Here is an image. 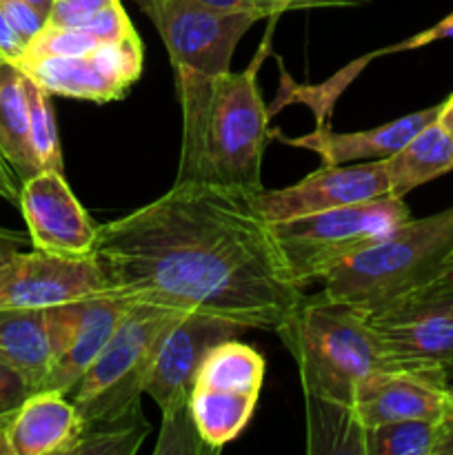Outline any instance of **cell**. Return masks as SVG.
<instances>
[{"label": "cell", "mask_w": 453, "mask_h": 455, "mask_svg": "<svg viewBox=\"0 0 453 455\" xmlns=\"http://www.w3.org/2000/svg\"><path fill=\"white\" fill-rule=\"evenodd\" d=\"M386 194V163L364 160L360 164H322L318 172L309 173L296 185L251 194V203L269 222H282L345 204L364 203Z\"/></svg>", "instance_id": "cell-12"}, {"label": "cell", "mask_w": 453, "mask_h": 455, "mask_svg": "<svg viewBox=\"0 0 453 455\" xmlns=\"http://www.w3.org/2000/svg\"><path fill=\"white\" fill-rule=\"evenodd\" d=\"M25 49L27 43L22 40V36L13 29L12 20H9L3 4H0V56H3V60L18 62L22 58V53H25Z\"/></svg>", "instance_id": "cell-31"}, {"label": "cell", "mask_w": 453, "mask_h": 455, "mask_svg": "<svg viewBox=\"0 0 453 455\" xmlns=\"http://www.w3.org/2000/svg\"><path fill=\"white\" fill-rule=\"evenodd\" d=\"M0 60H3V56H0Z\"/></svg>", "instance_id": "cell-42"}, {"label": "cell", "mask_w": 453, "mask_h": 455, "mask_svg": "<svg viewBox=\"0 0 453 455\" xmlns=\"http://www.w3.org/2000/svg\"><path fill=\"white\" fill-rule=\"evenodd\" d=\"M83 420L69 395L34 391L9 422L13 455H74Z\"/></svg>", "instance_id": "cell-16"}, {"label": "cell", "mask_w": 453, "mask_h": 455, "mask_svg": "<svg viewBox=\"0 0 453 455\" xmlns=\"http://www.w3.org/2000/svg\"><path fill=\"white\" fill-rule=\"evenodd\" d=\"M180 315L182 311L167 307L129 302L114 336L67 394L83 427L140 416L147 373L164 333Z\"/></svg>", "instance_id": "cell-5"}, {"label": "cell", "mask_w": 453, "mask_h": 455, "mask_svg": "<svg viewBox=\"0 0 453 455\" xmlns=\"http://www.w3.org/2000/svg\"><path fill=\"white\" fill-rule=\"evenodd\" d=\"M111 293L96 258L18 251L0 269V309H49Z\"/></svg>", "instance_id": "cell-11"}, {"label": "cell", "mask_w": 453, "mask_h": 455, "mask_svg": "<svg viewBox=\"0 0 453 455\" xmlns=\"http://www.w3.org/2000/svg\"><path fill=\"white\" fill-rule=\"evenodd\" d=\"M120 0H53L47 13V25L52 27H83L102 9Z\"/></svg>", "instance_id": "cell-28"}, {"label": "cell", "mask_w": 453, "mask_h": 455, "mask_svg": "<svg viewBox=\"0 0 453 455\" xmlns=\"http://www.w3.org/2000/svg\"><path fill=\"white\" fill-rule=\"evenodd\" d=\"M438 120H440V124H442V127L453 136V93L447 98V100H444L442 114H440Z\"/></svg>", "instance_id": "cell-38"}, {"label": "cell", "mask_w": 453, "mask_h": 455, "mask_svg": "<svg viewBox=\"0 0 453 455\" xmlns=\"http://www.w3.org/2000/svg\"><path fill=\"white\" fill-rule=\"evenodd\" d=\"M25 93H27V109H29V136L31 147H34L36 160L40 169H56L65 172L62 163L60 138H58L56 116L49 96L52 93L36 83L34 78L25 74Z\"/></svg>", "instance_id": "cell-24"}, {"label": "cell", "mask_w": 453, "mask_h": 455, "mask_svg": "<svg viewBox=\"0 0 453 455\" xmlns=\"http://www.w3.org/2000/svg\"><path fill=\"white\" fill-rule=\"evenodd\" d=\"M389 173V194L404 198L417 187L453 172V136L433 120L420 133L385 158Z\"/></svg>", "instance_id": "cell-19"}, {"label": "cell", "mask_w": 453, "mask_h": 455, "mask_svg": "<svg viewBox=\"0 0 453 455\" xmlns=\"http://www.w3.org/2000/svg\"><path fill=\"white\" fill-rule=\"evenodd\" d=\"M18 194H20V180L9 169V164L0 158V196L7 200H18Z\"/></svg>", "instance_id": "cell-36"}, {"label": "cell", "mask_w": 453, "mask_h": 455, "mask_svg": "<svg viewBox=\"0 0 453 455\" xmlns=\"http://www.w3.org/2000/svg\"><path fill=\"white\" fill-rule=\"evenodd\" d=\"M16 65L49 93L105 105L123 98L142 76V43L136 31L83 56H47Z\"/></svg>", "instance_id": "cell-10"}, {"label": "cell", "mask_w": 453, "mask_h": 455, "mask_svg": "<svg viewBox=\"0 0 453 455\" xmlns=\"http://www.w3.org/2000/svg\"><path fill=\"white\" fill-rule=\"evenodd\" d=\"M438 420H398L369 427L362 455H433Z\"/></svg>", "instance_id": "cell-23"}, {"label": "cell", "mask_w": 453, "mask_h": 455, "mask_svg": "<svg viewBox=\"0 0 453 455\" xmlns=\"http://www.w3.org/2000/svg\"><path fill=\"white\" fill-rule=\"evenodd\" d=\"M100 40L89 34L83 27H52L44 25L40 34L27 43L25 53L20 60H36L47 56H83V53L98 49ZM18 60V62H20Z\"/></svg>", "instance_id": "cell-26"}, {"label": "cell", "mask_w": 453, "mask_h": 455, "mask_svg": "<svg viewBox=\"0 0 453 455\" xmlns=\"http://www.w3.org/2000/svg\"><path fill=\"white\" fill-rule=\"evenodd\" d=\"M447 394H449V400L453 403V371L449 373V380H447Z\"/></svg>", "instance_id": "cell-40"}, {"label": "cell", "mask_w": 453, "mask_h": 455, "mask_svg": "<svg viewBox=\"0 0 453 455\" xmlns=\"http://www.w3.org/2000/svg\"><path fill=\"white\" fill-rule=\"evenodd\" d=\"M127 309L129 300L114 296V293H102V296H93L80 302L78 327L71 338V345L52 364L40 391L49 389L69 394L76 382L84 376V371L98 358L102 347L114 336L115 327L127 314Z\"/></svg>", "instance_id": "cell-17"}, {"label": "cell", "mask_w": 453, "mask_h": 455, "mask_svg": "<svg viewBox=\"0 0 453 455\" xmlns=\"http://www.w3.org/2000/svg\"><path fill=\"white\" fill-rule=\"evenodd\" d=\"M164 40L173 71L226 74L242 36L262 20L256 13L225 12L203 0H133Z\"/></svg>", "instance_id": "cell-9"}, {"label": "cell", "mask_w": 453, "mask_h": 455, "mask_svg": "<svg viewBox=\"0 0 453 455\" xmlns=\"http://www.w3.org/2000/svg\"><path fill=\"white\" fill-rule=\"evenodd\" d=\"M31 247L40 251L89 256L98 227L71 191L65 173L40 169L20 185L18 194Z\"/></svg>", "instance_id": "cell-13"}, {"label": "cell", "mask_w": 453, "mask_h": 455, "mask_svg": "<svg viewBox=\"0 0 453 455\" xmlns=\"http://www.w3.org/2000/svg\"><path fill=\"white\" fill-rule=\"evenodd\" d=\"M0 158L20 185L40 172L29 136L25 71L9 60H0Z\"/></svg>", "instance_id": "cell-20"}, {"label": "cell", "mask_w": 453, "mask_h": 455, "mask_svg": "<svg viewBox=\"0 0 453 455\" xmlns=\"http://www.w3.org/2000/svg\"><path fill=\"white\" fill-rule=\"evenodd\" d=\"M27 3H31V4H34V7H38L43 13H49V9H52L53 0H27Z\"/></svg>", "instance_id": "cell-39"}, {"label": "cell", "mask_w": 453, "mask_h": 455, "mask_svg": "<svg viewBox=\"0 0 453 455\" xmlns=\"http://www.w3.org/2000/svg\"><path fill=\"white\" fill-rule=\"evenodd\" d=\"M453 411L447 387L411 371L378 369L358 387L354 422L360 431L398 420H440Z\"/></svg>", "instance_id": "cell-14"}, {"label": "cell", "mask_w": 453, "mask_h": 455, "mask_svg": "<svg viewBox=\"0 0 453 455\" xmlns=\"http://www.w3.org/2000/svg\"><path fill=\"white\" fill-rule=\"evenodd\" d=\"M240 331L244 329L216 315L182 314L164 333L145 380V394L163 411L155 455H213L191 418V394L204 354Z\"/></svg>", "instance_id": "cell-7"}, {"label": "cell", "mask_w": 453, "mask_h": 455, "mask_svg": "<svg viewBox=\"0 0 453 455\" xmlns=\"http://www.w3.org/2000/svg\"><path fill=\"white\" fill-rule=\"evenodd\" d=\"M31 244L29 234H20V231H12V229H3L0 227V269L4 265L13 260L18 251H22V247Z\"/></svg>", "instance_id": "cell-34"}, {"label": "cell", "mask_w": 453, "mask_h": 455, "mask_svg": "<svg viewBox=\"0 0 453 455\" xmlns=\"http://www.w3.org/2000/svg\"><path fill=\"white\" fill-rule=\"evenodd\" d=\"M453 256V207L409 220L386 238L354 253L324 275V298L364 314L447 274Z\"/></svg>", "instance_id": "cell-4"}, {"label": "cell", "mask_w": 453, "mask_h": 455, "mask_svg": "<svg viewBox=\"0 0 453 455\" xmlns=\"http://www.w3.org/2000/svg\"><path fill=\"white\" fill-rule=\"evenodd\" d=\"M260 395L240 394V391L211 389V387L194 385L191 394V418L203 443L213 455L234 443L251 420Z\"/></svg>", "instance_id": "cell-21"}, {"label": "cell", "mask_w": 453, "mask_h": 455, "mask_svg": "<svg viewBox=\"0 0 453 455\" xmlns=\"http://www.w3.org/2000/svg\"><path fill=\"white\" fill-rule=\"evenodd\" d=\"M0 4H3L4 13L12 20L13 29L22 36L25 43H29L47 25V13H43L27 0H0Z\"/></svg>", "instance_id": "cell-29"}, {"label": "cell", "mask_w": 453, "mask_h": 455, "mask_svg": "<svg viewBox=\"0 0 453 455\" xmlns=\"http://www.w3.org/2000/svg\"><path fill=\"white\" fill-rule=\"evenodd\" d=\"M447 38H453V12L449 13V16H444L440 22H435L433 27H429V29L420 31V34L413 36V38L404 40V43H398V44H393V47H385V49H378V52L367 53V56H362V58H360V60H355L354 65L346 67L345 71H340V74H338V76H333L331 84L342 92V89H345L346 84L351 83V78H354V76L358 74L360 69H362L364 62L373 60V58H378V56H386V53L411 52V49L426 47V44L438 43V40H447Z\"/></svg>", "instance_id": "cell-27"}, {"label": "cell", "mask_w": 453, "mask_h": 455, "mask_svg": "<svg viewBox=\"0 0 453 455\" xmlns=\"http://www.w3.org/2000/svg\"><path fill=\"white\" fill-rule=\"evenodd\" d=\"M369 0H275V16L287 12H309V9L324 7H358Z\"/></svg>", "instance_id": "cell-33"}, {"label": "cell", "mask_w": 453, "mask_h": 455, "mask_svg": "<svg viewBox=\"0 0 453 455\" xmlns=\"http://www.w3.org/2000/svg\"><path fill=\"white\" fill-rule=\"evenodd\" d=\"M449 271H453V256H451V260H449V265H447V274Z\"/></svg>", "instance_id": "cell-41"}, {"label": "cell", "mask_w": 453, "mask_h": 455, "mask_svg": "<svg viewBox=\"0 0 453 455\" xmlns=\"http://www.w3.org/2000/svg\"><path fill=\"white\" fill-rule=\"evenodd\" d=\"M265 380V358L253 347L226 338L216 342L204 354L195 373V385L211 389L240 391V394L260 395Z\"/></svg>", "instance_id": "cell-22"}, {"label": "cell", "mask_w": 453, "mask_h": 455, "mask_svg": "<svg viewBox=\"0 0 453 455\" xmlns=\"http://www.w3.org/2000/svg\"><path fill=\"white\" fill-rule=\"evenodd\" d=\"M298 367L306 400V451L362 455L354 400L369 373L386 369L369 315L324 298H302L275 329Z\"/></svg>", "instance_id": "cell-2"}, {"label": "cell", "mask_w": 453, "mask_h": 455, "mask_svg": "<svg viewBox=\"0 0 453 455\" xmlns=\"http://www.w3.org/2000/svg\"><path fill=\"white\" fill-rule=\"evenodd\" d=\"M203 3L216 9H225V12H247L260 18H278L275 16V0H203Z\"/></svg>", "instance_id": "cell-32"}, {"label": "cell", "mask_w": 453, "mask_h": 455, "mask_svg": "<svg viewBox=\"0 0 453 455\" xmlns=\"http://www.w3.org/2000/svg\"><path fill=\"white\" fill-rule=\"evenodd\" d=\"M411 220L404 198L386 194L329 212L271 222L287 269L298 287H309L369 244Z\"/></svg>", "instance_id": "cell-6"}, {"label": "cell", "mask_w": 453, "mask_h": 455, "mask_svg": "<svg viewBox=\"0 0 453 455\" xmlns=\"http://www.w3.org/2000/svg\"><path fill=\"white\" fill-rule=\"evenodd\" d=\"M444 100L440 105L426 107L416 114L402 116L393 123L367 129V132L340 133L333 132L331 124H318L311 133L298 138H287L275 133L282 142L300 149H309L320 156L322 164H351L358 160H385L393 156L400 147L407 145L416 133H420L426 124L440 118Z\"/></svg>", "instance_id": "cell-15"}, {"label": "cell", "mask_w": 453, "mask_h": 455, "mask_svg": "<svg viewBox=\"0 0 453 455\" xmlns=\"http://www.w3.org/2000/svg\"><path fill=\"white\" fill-rule=\"evenodd\" d=\"M91 256L114 296L242 329L275 331L305 298L251 194L211 182H173L100 225Z\"/></svg>", "instance_id": "cell-1"}, {"label": "cell", "mask_w": 453, "mask_h": 455, "mask_svg": "<svg viewBox=\"0 0 453 455\" xmlns=\"http://www.w3.org/2000/svg\"><path fill=\"white\" fill-rule=\"evenodd\" d=\"M151 434L145 416L83 427L74 455H133Z\"/></svg>", "instance_id": "cell-25"}, {"label": "cell", "mask_w": 453, "mask_h": 455, "mask_svg": "<svg viewBox=\"0 0 453 455\" xmlns=\"http://www.w3.org/2000/svg\"><path fill=\"white\" fill-rule=\"evenodd\" d=\"M433 455H453V411L438 420V435H435Z\"/></svg>", "instance_id": "cell-35"}, {"label": "cell", "mask_w": 453, "mask_h": 455, "mask_svg": "<svg viewBox=\"0 0 453 455\" xmlns=\"http://www.w3.org/2000/svg\"><path fill=\"white\" fill-rule=\"evenodd\" d=\"M258 60L220 76L173 71L182 107V149L176 182H211L262 191V158L275 136L258 92Z\"/></svg>", "instance_id": "cell-3"}, {"label": "cell", "mask_w": 453, "mask_h": 455, "mask_svg": "<svg viewBox=\"0 0 453 455\" xmlns=\"http://www.w3.org/2000/svg\"><path fill=\"white\" fill-rule=\"evenodd\" d=\"M34 394L29 382L13 367L0 363V416L13 413L29 395Z\"/></svg>", "instance_id": "cell-30"}, {"label": "cell", "mask_w": 453, "mask_h": 455, "mask_svg": "<svg viewBox=\"0 0 453 455\" xmlns=\"http://www.w3.org/2000/svg\"><path fill=\"white\" fill-rule=\"evenodd\" d=\"M386 369L447 387L453 371V271L369 314Z\"/></svg>", "instance_id": "cell-8"}, {"label": "cell", "mask_w": 453, "mask_h": 455, "mask_svg": "<svg viewBox=\"0 0 453 455\" xmlns=\"http://www.w3.org/2000/svg\"><path fill=\"white\" fill-rule=\"evenodd\" d=\"M16 413V411H13ZM13 413L0 416V455H13L12 443H9V422H12Z\"/></svg>", "instance_id": "cell-37"}, {"label": "cell", "mask_w": 453, "mask_h": 455, "mask_svg": "<svg viewBox=\"0 0 453 455\" xmlns=\"http://www.w3.org/2000/svg\"><path fill=\"white\" fill-rule=\"evenodd\" d=\"M0 363L40 391L53 363L44 309H0Z\"/></svg>", "instance_id": "cell-18"}]
</instances>
